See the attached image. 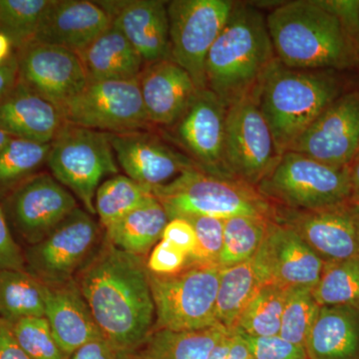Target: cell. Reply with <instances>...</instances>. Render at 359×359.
<instances>
[{
	"instance_id": "cell-1",
	"label": "cell",
	"mask_w": 359,
	"mask_h": 359,
	"mask_svg": "<svg viewBox=\"0 0 359 359\" xmlns=\"http://www.w3.org/2000/svg\"><path fill=\"white\" fill-rule=\"evenodd\" d=\"M80 292L101 334L127 359L154 330L155 304L147 264L105 241L77 273Z\"/></svg>"
},
{
	"instance_id": "cell-2",
	"label": "cell",
	"mask_w": 359,
	"mask_h": 359,
	"mask_svg": "<svg viewBox=\"0 0 359 359\" xmlns=\"http://www.w3.org/2000/svg\"><path fill=\"white\" fill-rule=\"evenodd\" d=\"M276 59L266 18L248 4H236L205 60L207 88L230 107L256 91Z\"/></svg>"
},
{
	"instance_id": "cell-3",
	"label": "cell",
	"mask_w": 359,
	"mask_h": 359,
	"mask_svg": "<svg viewBox=\"0 0 359 359\" xmlns=\"http://www.w3.org/2000/svg\"><path fill=\"white\" fill-rule=\"evenodd\" d=\"M266 18L276 58L287 67L316 70L349 60L346 27L321 1L285 2Z\"/></svg>"
},
{
	"instance_id": "cell-4",
	"label": "cell",
	"mask_w": 359,
	"mask_h": 359,
	"mask_svg": "<svg viewBox=\"0 0 359 359\" xmlns=\"http://www.w3.org/2000/svg\"><path fill=\"white\" fill-rule=\"evenodd\" d=\"M257 95L282 156L339 97V85L328 73L294 69L276 58L262 78Z\"/></svg>"
},
{
	"instance_id": "cell-5",
	"label": "cell",
	"mask_w": 359,
	"mask_h": 359,
	"mask_svg": "<svg viewBox=\"0 0 359 359\" xmlns=\"http://www.w3.org/2000/svg\"><path fill=\"white\" fill-rule=\"evenodd\" d=\"M168 218L204 216L229 219L250 216L271 218L273 205L256 188L214 176L197 167L166 185L152 189Z\"/></svg>"
},
{
	"instance_id": "cell-6",
	"label": "cell",
	"mask_w": 359,
	"mask_h": 359,
	"mask_svg": "<svg viewBox=\"0 0 359 359\" xmlns=\"http://www.w3.org/2000/svg\"><path fill=\"white\" fill-rule=\"evenodd\" d=\"M257 190L273 205L295 210L332 207L351 201V167L332 166L289 151Z\"/></svg>"
},
{
	"instance_id": "cell-7",
	"label": "cell",
	"mask_w": 359,
	"mask_h": 359,
	"mask_svg": "<svg viewBox=\"0 0 359 359\" xmlns=\"http://www.w3.org/2000/svg\"><path fill=\"white\" fill-rule=\"evenodd\" d=\"M221 268L187 264L179 273H149L155 304L154 330L193 332L219 325L216 318Z\"/></svg>"
},
{
	"instance_id": "cell-8",
	"label": "cell",
	"mask_w": 359,
	"mask_h": 359,
	"mask_svg": "<svg viewBox=\"0 0 359 359\" xmlns=\"http://www.w3.org/2000/svg\"><path fill=\"white\" fill-rule=\"evenodd\" d=\"M51 175L96 215L95 196L101 181L119 172L110 134L65 123L50 143L46 160Z\"/></svg>"
},
{
	"instance_id": "cell-9",
	"label": "cell",
	"mask_w": 359,
	"mask_h": 359,
	"mask_svg": "<svg viewBox=\"0 0 359 359\" xmlns=\"http://www.w3.org/2000/svg\"><path fill=\"white\" fill-rule=\"evenodd\" d=\"M280 158L257 90L231 104L226 110L224 140V164L231 176L257 189Z\"/></svg>"
},
{
	"instance_id": "cell-10",
	"label": "cell",
	"mask_w": 359,
	"mask_h": 359,
	"mask_svg": "<svg viewBox=\"0 0 359 359\" xmlns=\"http://www.w3.org/2000/svg\"><path fill=\"white\" fill-rule=\"evenodd\" d=\"M59 110L67 124L108 134L141 131L151 125L142 99L139 78L88 82Z\"/></svg>"
},
{
	"instance_id": "cell-11",
	"label": "cell",
	"mask_w": 359,
	"mask_h": 359,
	"mask_svg": "<svg viewBox=\"0 0 359 359\" xmlns=\"http://www.w3.org/2000/svg\"><path fill=\"white\" fill-rule=\"evenodd\" d=\"M235 2L174 0L167 4L171 60L189 73L197 89H207L205 60Z\"/></svg>"
},
{
	"instance_id": "cell-12",
	"label": "cell",
	"mask_w": 359,
	"mask_h": 359,
	"mask_svg": "<svg viewBox=\"0 0 359 359\" xmlns=\"http://www.w3.org/2000/svg\"><path fill=\"white\" fill-rule=\"evenodd\" d=\"M271 219L294 231L325 263L359 257V207L351 201L316 210L273 205Z\"/></svg>"
},
{
	"instance_id": "cell-13",
	"label": "cell",
	"mask_w": 359,
	"mask_h": 359,
	"mask_svg": "<svg viewBox=\"0 0 359 359\" xmlns=\"http://www.w3.org/2000/svg\"><path fill=\"white\" fill-rule=\"evenodd\" d=\"M99 235L100 226L91 215L77 208L27 250L29 273L47 285L70 282L93 250Z\"/></svg>"
},
{
	"instance_id": "cell-14",
	"label": "cell",
	"mask_w": 359,
	"mask_h": 359,
	"mask_svg": "<svg viewBox=\"0 0 359 359\" xmlns=\"http://www.w3.org/2000/svg\"><path fill=\"white\" fill-rule=\"evenodd\" d=\"M252 261L264 285L271 283L285 289H313L325 266V262L294 231L271 219Z\"/></svg>"
},
{
	"instance_id": "cell-15",
	"label": "cell",
	"mask_w": 359,
	"mask_h": 359,
	"mask_svg": "<svg viewBox=\"0 0 359 359\" xmlns=\"http://www.w3.org/2000/svg\"><path fill=\"white\" fill-rule=\"evenodd\" d=\"M16 56L20 81L58 108L88 84L81 59L68 49L32 42L18 49Z\"/></svg>"
},
{
	"instance_id": "cell-16",
	"label": "cell",
	"mask_w": 359,
	"mask_h": 359,
	"mask_svg": "<svg viewBox=\"0 0 359 359\" xmlns=\"http://www.w3.org/2000/svg\"><path fill=\"white\" fill-rule=\"evenodd\" d=\"M289 151L332 166H351L359 151V91L337 97Z\"/></svg>"
},
{
	"instance_id": "cell-17",
	"label": "cell",
	"mask_w": 359,
	"mask_h": 359,
	"mask_svg": "<svg viewBox=\"0 0 359 359\" xmlns=\"http://www.w3.org/2000/svg\"><path fill=\"white\" fill-rule=\"evenodd\" d=\"M226 110L211 90H201L174 126L180 144L204 171L219 178L235 180L224 159Z\"/></svg>"
},
{
	"instance_id": "cell-18",
	"label": "cell",
	"mask_w": 359,
	"mask_h": 359,
	"mask_svg": "<svg viewBox=\"0 0 359 359\" xmlns=\"http://www.w3.org/2000/svg\"><path fill=\"white\" fill-rule=\"evenodd\" d=\"M77 208L76 198L46 173L22 182L11 201L13 223L32 245L46 238Z\"/></svg>"
},
{
	"instance_id": "cell-19",
	"label": "cell",
	"mask_w": 359,
	"mask_h": 359,
	"mask_svg": "<svg viewBox=\"0 0 359 359\" xmlns=\"http://www.w3.org/2000/svg\"><path fill=\"white\" fill-rule=\"evenodd\" d=\"M110 141L116 161L126 176L151 190L200 167L192 158L146 130L110 134Z\"/></svg>"
},
{
	"instance_id": "cell-20",
	"label": "cell",
	"mask_w": 359,
	"mask_h": 359,
	"mask_svg": "<svg viewBox=\"0 0 359 359\" xmlns=\"http://www.w3.org/2000/svg\"><path fill=\"white\" fill-rule=\"evenodd\" d=\"M168 2L161 0L100 1L112 26L128 39L145 65L171 59Z\"/></svg>"
},
{
	"instance_id": "cell-21",
	"label": "cell",
	"mask_w": 359,
	"mask_h": 359,
	"mask_svg": "<svg viewBox=\"0 0 359 359\" xmlns=\"http://www.w3.org/2000/svg\"><path fill=\"white\" fill-rule=\"evenodd\" d=\"M111 25L109 13L98 1L52 0L33 42L79 54Z\"/></svg>"
},
{
	"instance_id": "cell-22",
	"label": "cell",
	"mask_w": 359,
	"mask_h": 359,
	"mask_svg": "<svg viewBox=\"0 0 359 359\" xmlns=\"http://www.w3.org/2000/svg\"><path fill=\"white\" fill-rule=\"evenodd\" d=\"M139 86L151 124L164 126L176 124L199 91L189 73L171 59L146 65Z\"/></svg>"
},
{
	"instance_id": "cell-23",
	"label": "cell",
	"mask_w": 359,
	"mask_h": 359,
	"mask_svg": "<svg viewBox=\"0 0 359 359\" xmlns=\"http://www.w3.org/2000/svg\"><path fill=\"white\" fill-rule=\"evenodd\" d=\"M65 124L57 106L28 88L20 79L0 101V129L13 138L49 144Z\"/></svg>"
},
{
	"instance_id": "cell-24",
	"label": "cell",
	"mask_w": 359,
	"mask_h": 359,
	"mask_svg": "<svg viewBox=\"0 0 359 359\" xmlns=\"http://www.w3.org/2000/svg\"><path fill=\"white\" fill-rule=\"evenodd\" d=\"M44 316L59 346L68 356L89 340L102 335L73 280L47 285Z\"/></svg>"
},
{
	"instance_id": "cell-25",
	"label": "cell",
	"mask_w": 359,
	"mask_h": 359,
	"mask_svg": "<svg viewBox=\"0 0 359 359\" xmlns=\"http://www.w3.org/2000/svg\"><path fill=\"white\" fill-rule=\"evenodd\" d=\"M304 347L309 359H359V309L320 306Z\"/></svg>"
},
{
	"instance_id": "cell-26",
	"label": "cell",
	"mask_w": 359,
	"mask_h": 359,
	"mask_svg": "<svg viewBox=\"0 0 359 359\" xmlns=\"http://www.w3.org/2000/svg\"><path fill=\"white\" fill-rule=\"evenodd\" d=\"M78 55L88 82L137 79L145 65L133 45L112 25Z\"/></svg>"
},
{
	"instance_id": "cell-27",
	"label": "cell",
	"mask_w": 359,
	"mask_h": 359,
	"mask_svg": "<svg viewBox=\"0 0 359 359\" xmlns=\"http://www.w3.org/2000/svg\"><path fill=\"white\" fill-rule=\"evenodd\" d=\"M169 218L154 195L105 228L106 241L118 249L145 256L162 238Z\"/></svg>"
},
{
	"instance_id": "cell-28",
	"label": "cell",
	"mask_w": 359,
	"mask_h": 359,
	"mask_svg": "<svg viewBox=\"0 0 359 359\" xmlns=\"http://www.w3.org/2000/svg\"><path fill=\"white\" fill-rule=\"evenodd\" d=\"M228 332L221 325L193 332L153 330L127 359H208Z\"/></svg>"
},
{
	"instance_id": "cell-29",
	"label": "cell",
	"mask_w": 359,
	"mask_h": 359,
	"mask_svg": "<svg viewBox=\"0 0 359 359\" xmlns=\"http://www.w3.org/2000/svg\"><path fill=\"white\" fill-rule=\"evenodd\" d=\"M47 285L25 269L0 271V318L8 323L45 316Z\"/></svg>"
},
{
	"instance_id": "cell-30",
	"label": "cell",
	"mask_w": 359,
	"mask_h": 359,
	"mask_svg": "<svg viewBox=\"0 0 359 359\" xmlns=\"http://www.w3.org/2000/svg\"><path fill=\"white\" fill-rule=\"evenodd\" d=\"M263 285L252 259L222 269L216 302L219 325L235 332L241 314Z\"/></svg>"
},
{
	"instance_id": "cell-31",
	"label": "cell",
	"mask_w": 359,
	"mask_h": 359,
	"mask_svg": "<svg viewBox=\"0 0 359 359\" xmlns=\"http://www.w3.org/2000/svg\"><path fill=\"white\" fill-rule=\"evenodd\" d=\"M289 290L271 283L262 285L241 314L235 332L250 337L280 334Z\"/></svg>"
},
{
	"instance_id": "cell-32",
	"label": "cell",
	"mask_w": 359,
	"mask_h": 359,
	"mask_svg": "<svg viewBox=\"0 0 359 359\" xmlns=\"http://www.w3.org/2000/svg\"><path fill=\"white\" fill-rule=\"evenodd\" d=\"M152 190L124 175L101 183L95 196V210L104 229L152 197Z\"/></svg>"
},
{
	"instance_id": "cell-33",
	"label": "cell",
	"mask_w": 359,
	"mask_h": 359,
	"mask_svg": "<svg viewBox=\"0 0 359 359\" xmlns=\"http://www.w3.org/2000/svg\"><path fill=\"white\" fill-rule=\"evenodd\" d=\"M311 292L320 306L359 309V257L325 263L320 280Z\"/></svg>"
},
{
	"instance_id": "cell-34",
	"label": "cell",
	"mask_w": 359,
	"mask_h": 359,
	"mask_svg": "<svg viewBox=\"0 0 359 359\" xmlns=\"http://www.w3.org/2000/svg\"><path fill=\"white\" fill-rule=\"evenodd\" d=\"M269 218L238 216L224 219V242L219 266L230 268L250 261L257 254Z\"/></svg>"
},
{
	"instance_id": "cell-35",
	"label": "cell",
	"mask_w": 359,
	"mask_h": 359,
	"mask_svg": "<svg viewBox=\"0 0 359 359\" xmlns=\"http://www.w3.org/2000/svg\"><path fill=\"white\" fill-rule=\"evenodd\" d=\"M52 0H0V32L16 50L34 41Z\"/></svg>"
},
{
	"instance_id": "cell-36",
	"label": "cell",
	"mask_w": 359,
	"mask_h": 359,
	"mask_svg": "<svg viewBox=\"0 0 359 359\" xmlns=\"http://www.w3.org/2000/svg\"><path fill=\"white\" fill-rule=\"evenodd\" d=\"M50 143L13 138L0 152V188H7L32 177L43 163Z\"/></svg>"
},
{
	"instance_id": "cell-37",
	"label": "cell",
	"mask_w": 359,
	"mask_h": 359,
	"mask_svg": "<svg viewBox=\"0 0 359 359\" xmlns=\"http://www.w3.org/2000/svg\"><path fill=\"white\" fill-rule=\"evenodd\" d=\"M311 290L304 287L289 290L278 334L283 339L302 346L320 309Z\"/></svg>"
},
{
	"instance_id": "cell-38",
	"label": "cell",
	"mask_w": 359,
	"mask_h": 359,
	"mask_svg": "<svg viewBox=\"0 0 359 359\" xmlns=\"http://www.w3.org/2000/svg\"><path fill=\"white\" fill-rule=\"evenodd\" d=\"M11 325L16 341L32 359H68L45 316L26 318Z\"/></svg>"
},
{
	"instance_id": "cell-39",
	"label": "cell",
	"mask_w": 359,
	"mask_h": 359,
	"mask_svg": "<svg viewBox=\"0 0 359 359\" xmlns=\"http://www.w3.org/2000/svg\"><path fill=\"white\" fill-rule=\"evenodd\" d=\"M195 230L197 244L187 264H211L219 266L223 249L224 219L212 217H185Z\"/></svg>"
},
{
	"instance_id": "cell-40",
	"label": "cell",
	"mask_w": 359,
	"mask_h": 359,
	"mask_svg": "<svg viewBox=\"0 0 359 359\" xmlns=\"http://www.w3.org/2000/svg\"><path fill=\"white\" fill-rule=\"evenodd\" d=\"M240 334V332H238ZM255 359H309L306 347L292 344L280 335L250 337L243 334Z\"/></svg>"
},
{
	"instance_id": "cell-41",
	"label": "cell",
	"mask_w": 359,
	"mask_h": 359,
	"mask_svg": "<svg viewBox=\"0 0 359 359\" xmlns=\"http://www.w3.org/2000/svg\"><path fill=\"white\" fill-rule=\"evenodd\" d=\"M188 263V256L176 245L161 240L151 250L148 257L149 273L158 276H169L179 273Z\"/></svg>"
},
{
	"instance_id": "cell-42",
	"label": "cell",
	"mask_w": 359,
	"mask_h": 359,
	"mask_svg": "<svg viewBox=\"0 0 359 359\" xmlns=\"http://www.w3.org/2000/svg\"><path fill=\"white\" fill-rule=\"evenodd\" d=\"M2 269H25V257L14 241L0 209V271Z\"/></svg>"
},
{
	"instance_id": "cell-43",
	"label": "cell",
	"mask_w": 359,
	"mask_h": 359,
	"mask_svg": "<svg viewBox=\"0 0 359 359\" xmlns=\"http://www.w3.org/2000/svg\"><path fill=\"white\" fill-rule=\"evenodd\" d=\"M161 240L176 245L185 252L188 259L192 256L197 244V238L192 224L183 218L170 219L163 231Z\"/></svg>"
},
{
	"instance_id": "cell-44",
	"label": "cell",
	"mask_w": 359,
	"mask_h": 359,
	"mask_svg": "<svg viewBox=\"0 0 359 359\" xmlns=\"http://www.w3.org/2000/svg\"><path fill=\"white\" fill-rule=\"evenodd\" d=\"M68 359H120L119 354L102 335L89 340Z\"/></svg>"
},
{
	"instance_id": "cell-45",
	"label": "cell",
	"mask_w": 359,
	"mask_h": 359,
	"mask_svg": "<svg viewBox=\"0 0 359 359\" xmlns=\"http://www.w3.org/2000/svg\"><path fill=\"white\" fill-rule=\"evenodd\" d=\"M327 9L334 13L341 21L342 25L348 30H359V1L351 0H334V1H321Z\"/></svg>"
},
{
	"instance_id": "cell-46",
	"label": "cell",
	"mask_w": 359,
	"mask_h": 359,
	"mask_svg": "<svg viewBox=\"0 0 359 359\" xmlns=\"http://www.w3.org/2000/svg\"><path fill=\"white\" fill-rule=\"evenodd\" d=\"M0 359H32L21 348L11 325L0 318Z\"/></svg>"
},
{
	"instance_id": "cell-47",
	"label": "cell",
	"mask_w": 359,
	"mask_h": 359,
	"mask_svg": "<svg viewBox=\"0 0 359 359\" xmlns=\"http://www.w3.org/2000/svg\"><path fill=\"white\" fill-rule=\"evenodd\" d=\"M18 61L16 53L0 65V101L11 91L18 82Z\"/></svg>"
},
{
	"instance_id": "cell-48",
	"label": "cell",
	"mask_w": 359,
	"mask_h": 359,
	"mask_svg": "<svg viewBox=\"0 0 359 359\" xmlns=\"http://www.w3.org/2000/svg\"><path fill=\"white\" fill-rule=\"evenodd\" d=\"M351 202L359 205V156L351 166Z\"/></svg>"
},
{
	"instance_id": "cell-49",
	"label": "cell",
	"mask_w": 359,
	"mask_h": 359,
	"mask_svg": "<svg viewBox=\"0 0 359 359\" xmlns=\"http://www.w3.org/2000/svg\"><path fill=\"white\" fill-rule=\"evenodd\" d=\"M13 44L7 35L0 32V65H4L6 61L13 56Z\"/></svg>"
},
{
	"instance_id": "cell-50",
	"label": "cell",
	"mask_w": 359,
	"mask_h": 359,
	"mask_svg": "<svg viewBox=\"0 0 359 359\" xmlns=\"http://www.w3.org/2000/svg\"><path fill=\"white\" fill-rule=\"evenodd\" d=\"M11 139H13V137H11V135L6 133V132L0 129V152L4 150V147H6Z\"/></svg>"
},
{
	"instance_id": "cell-51",
	"label": "cell",
	"mask_w": 359,
	"mask_h": 359,
	"mask_svg": "<svg viewBox=\"0 0 359 359\" xmlns=\"http://www.w3.org/2000/svg\"><path fill=\"white\" fill-rule=\"evenodd\" d=\"M358 156H359V151H358V156H356V157H358Z\"/></svg>"
},
{
	"instance_id": "cell-52",
	"label": "cell",
	"mask_w": 359,
	"mask_h": 359,
	"mask_svg": "<svg viewBox=\"0 0 359 359\" xmlns=\"http://www.w3.org/2000/svg\"><path fill=\"white\" fill-rule=\"evenodd\" d=\"M250 359H255V358H250Z\"/></svg>"
},
{
	"instance_id": "cell-53",
	"label": "cell",
	"mask_w": 359,
	"mask_h": 359,
	"mask_svg": "<svg viewBox=\"0 0 359 359\" xmlns=\"http://www.w3.org/2000/svg\"><path fill=\"white\" fill-rule=\"evenodd\" d=\"M358 207H359V205H358Z\"/></svg>"
}]
</instances>
